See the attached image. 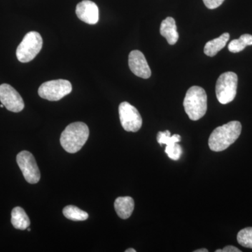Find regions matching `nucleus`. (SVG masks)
<instances>
[{
	"label": "nucleus",
	"mask_w": 252,
	"mask_h": 252,
	"mask_svg": "<svg viewBox=\"0 0 252 252\" xmlns=\"http://www.w3.org/2000/svg\"><path fill=\"white\" fill-rule=\"evenodd\" d=\"M241 131V124L237 121H233L217 127L209 138L210 149L216 152L225 150L238 140Z\"/></svg>",
	"instance_id": "1"
},
{
	"label": "nucleus",
	"mask_w": 252,
	"mask_h": 252,
	"mask_svg": "<svg viewBox=\"0 0 252 252\" xmlns=\"http://www.w3.org/2000/svg\"><path fill=\"white\" fill-rule=\"evenodd\" d=\"M89 137V128L86 124L72 123L61 134V146L68 153L75 154L84 147Z\"/></svg>",
	"instance_id": "2"
},
{
	"label": "nucleus",
	"mask_w": 252,
	"mask_h": 252,
	"mask_svg": "<svg viewBox=\"0 0 252 252\" xmlns=\"http://www.w3.org/2000/svg\"><path fill=\"white\" fill-rule=\"evenodd\" d=\"M184 107L190 120L198 121L203 117L207 109V96L203 88L190 87L184 99Z\"/></svg>",
	"instance_id": "3"
},
{
	"label": "nucleus",
	"mask_w": 252,
	"mask_h": 252,
	"mask_svg": "<svg viewBox=\"0 0 252 252\" xmlns=\"http://www.w3.org/2000/svg\"><path fill=\"white\" fill-rule=\"evenodd\" d=\"M43 39L37 32L32 31L25 35L16 50V57L21 63L31 62L40 52Z\"/></svg>",
	"instance_id": "4"
},
{
	"label": "nucleus",
	"mask_w": 252,
	"mask_h": 252,
	"mask_svg": "<svg viewBox=\"0 0 252 252\" xmlns=\"http://www.w3.org/2000/svg\"><path fill=\"white\" fill-rule=\"evenodd\" d=\"M238 80V76L234 72H227L220 74L216 84L217 97L220 104L229 103L235 99Z\"/></svg>",
	"instance_id": "5"
},
{
	"label": "nucleus",
	"mask_w": 252,
	"mask_h": 252,
	"mask_svg": "<svg viewBox=\"0 0 252 252\" xmlns=\"http://www.w3.org/2000/svg\"><path fill=\"white\" fill-rule=\"evenodd\" d=\"M72 91V84L69 81L58 79L46 81L41 84L38 94L41 98L49 101H59L70 94Z\"/></svg>",
	"instance_id": "6"
},
{
	"label": "nucleus",
	"mask_w": 252,
	"mask_h": 252,
	"mask_svg": "<svg viewBox=\"0 0 252 252\" xmlns=\"http://www.w3.org/2000/svg\"><path fill=\"white\" fill-rule=\"evenodd\" d=\"M16 161L28 183L34 185L39 182L40 172L35 158L31 152L28 151L20 152L16 157Z\"/></svg>",
	"instance_id": "7"
},
{
	"label": "nucleus",
	"mask_w": 252,
	"mask_h": 252,
	"mask_svg": "<svg viewBox=\"0 0 252 252\" xmlns=\"http://www.w3.org/2000/svg\"><path fill=\"white\" fill-rule=\"evenodd\" d=\"M119 118L124 130L137 132L142 125V119L138 110L127 102H122L119 107Z\"/></svg>",
	"instance_id": "8"
},
{
	"label": "nucleus",
	"mask_w": 252,
	"mask_h": 252,
	"mask_svg": "<svg viewBox=\"0 0 252 252\" xmlns=\"http://www.w3.org/2000/svg\"><path fill=\"white\" fill-rule=\"evenodd\" d=\"M0 101L10 112L18 113L24 109L22 97L9 84L0 85Z\"/></svg>",
	"instance_id": "9"
},
{
	"label": "nucleus",
	"mask_w": 252,
	"mask_h": 252,
	"mask_svg": "<svg viewBox=\"0 0 252 252\" xmlns=\"http://www.w3.org/2000/svg\"><path fill=\"white\" fill-rule=\"evenodd\" d=\"M128 64L130 70L137 77L149 79L152 75V71L145 56L140 51L135 50L131 51L129 54Z\"/></svg>",
	"instance_id": "10"
},
{
	"label": "nucleus",
	"mask_w": 252,
	"mask_h": 252,
	"mask_svg": "<svg viewBox=\"0 0 252 252\" xmlns=\"http://www.w3.org/2000/svg\"><path fill=\"white\" fill-rule=\"evenodd\" d=\"M76 14L83 22L96 24L99 21V9L97 4L90 0H84L77 4Z\"/></svg>",
	"instance_id": "11"
},
{
	"label": "nucleus",
	"mask_w": 252,
	"mask_h": 252,
	"mask_svg": "<svg viewBox=\"0 0 252 252\" xmlns=\"http://www.w3.org/2000/svg\"><path fill=\"white\" fill-rule=\"evenodd\" d=\"M160 34L166 39L167 43L174 45L179 39V33L175 19L172 17H167L162 21L160 28Z\"/></svg>",
	"instance_id": "12"
},
{
	"label": "nucleus",
	"mask_w": 252,
	"mask_h": 252,
	"mask_svg": "<svg viewBox=\"0 0 252 252\" xmlns=\"http://www.w3.org/2000/svg\"><path fill=\"white\" fill-rule=\"evenodd\" d=\"M114 208L118 216L123 220H127L133 212L135 202L131 197H119L114 202Z\"/></svg>",
	"instance_id": "13"
},
{
	"label": "nucleus",
	"mask_w": 252,
	"mask_h": 252,
	"mask_svg": "<svg viewBox=\"0 0 252 252\" xmlns=\"http://www.w3.org/2000/svg\"><path fill=\"white\" fill-rule=\"evenodd\" d=\"M229 38L230 34L225 32L221 34L220 37L208 41L204 48V53L210 57L216 56L219 51L225 47L226 43L229 40Z\"/></svg>",
	"instance_id": "14"
},
{
	"label": "nucleus",
	"mask_w": 252,
	"mask_h": 252,
	"mask_svg": "<svg viewBox=\"0 0 252 252\" xmlns=\"http://www.w3.org/2000/svg\"><path fill=\"white\" fill-rule=\"evenodd\" d=\"M11 223L16 229L24 230L31 225V220L22 207H16L11 212Z\"/></svg>",
	"instance_id": "15"
},
{
	"label": "nucleus",
	"mask_w": 252,
	"mask_h": 252,
	"mask_svg": "<svg viewBox=\"0 0 252 252\" xmlns=\"http://www.w3.org/2000/svg\"><path fill=\"white\" fill-rule=\"evenodd\" d=\"M63 215L68 220L79 221V220H85L89 218V214L78 208L74 205H68L63 209Z\"/></svg>",
	"instance_id": "16"
},
{
	"label": "nucleus",
	"mask_w": 252,
	"mask_h": 252,
	"mask_svg": "<svg viewBox=\"0 0 252 252\" xmlns=\"http://www.w3.org/2000/svg\"><path fill=\"white\" fill-rule=\"evenodd\" d=\"M252 45V35L245 34L238 39H233L228 44V50L232 53H239L243 51L246 46Z\"/></svg>",
	"instance_id": "17"
},
{
	"label": "nucleus",
	"mask_w": 252,
	"mask_h": 252,
	"mask_svg": "<svg viewBox=\"0 0 252 252\" xmlns=\"http://www.w3.org/2000/svg\"><path fill=\"white\" fill-rule=\"evenodd\" d=\"M237 240L244 248L252 249V227L240 230L237 235Z\"/></svg>",
	"instance_id": "18"
},
{
	"label": "nucleus",
	"mask_w": 252,
	"mask_h": 252,
	"mask_svg": "<svg viewBox=\"0 0 252 252\" xmlns=\"http://www.w3.org/2000/svg\"><path fill=\"white\" fill-rule=\"evenodd\" d=\"M157 141L160 145L173 143V142H180L181 141V136L180 135H175L171 136L170 132L169 130L165 131V132H159L157 135Z\"/></svg>",
	"instance_id": "19"
},
{
	"label": "nucleus",
	"mask_w": 252,
	"mask_h": 252,
	"mask_svg": "<svg viewBox=\"0 0 252 252\" xmlns=\"http://www.w3.org/2000/svg\"><path fill=\"white\" fill-rule=\"evenodd\" d=\"M165 152L168 157L174 160H179L183 153L182 147L178 144V142H173V143L166 145Z\"/></svg>",
	"instance_id": "20"
},
{
	"label": "nucleus",
	"mask_w": 252,
	"mask_h": 252,
	"mask_svg": "<svg viewBox=\"0 0 252 252\" xmlns=\"http://www.w3.org/2000/svg\"><path fill=\"white\" fill-rule=\"evenodd\" d=\"M225 0H203L205 6L210 9H215L223 4Z\"/></svg>",
	"instance_id": "21"
},
{
	"label": "nucleus",
	"mask_w": 252,
	"mask_h": 252,
	"mask_svg": "<svg viewBox=\"0 0 252 252\" xmlns=\"http://www.w3.org/2000/svg\"><path fill=\"white\" fill-rule=\"evenodd\" d=\"M241 250H239L238 248H235L234 246L228 245V246L225 247L222 250V252H241Z\"/></svg>",
	"instance_id": "22"
},
{
	"label": "nucleus",
	"mask_w": 252,
	"mask_h": 252,
	"mask_svg": "<svg viewBox=\"0 0 252 252\" xmlns=\"http://www.w3.org/2000/svg\"><path fill=\"white\" fill-rule=\"evenodd\" d=\"M194 252H208L207 249H200V250H195Z\"/></svg>",
	"instance_id": "23"
},
{
	"label": "nucleus",
	"mask_w": 252,
	"mask_h": 252,
	"mask_svg": "<svg viewBox=\"0 0 252 252\" xmlns=\"http://www.w3.org/2000/svg\"><path fill=\"white\" fill-rule=\"evenodd\" d=\"M126 252H136V250H134V249H128V250H126Z\"/></svg>",
	"instance_id": "24"
},
{
	"label": "nucleus",
	"mask_w": 252,
	"mask_h": 252,
	"mask_svg": "<svg viewBox=\"0 0 252 252\" xmlns=\"http://www.w3.org/2000/svg\"><path fill=\"white\" fill-rule=\"evenodd\" d=\"M215 252H222V250H217Z\"/></svg>",
	"instance_id": "25"
},
{
	"label": "nucleus",
	"mask_w": 252,
	"mask_h": 252,
	"mask_svg": "<svg viewBox=\"0 0 252 252\" xmlns=\"http://www.w3.org/2000/svg\"><path fill=\"white\" fill-rule=\"evenodd\" d=\"M4 107V104H0V107H1V108H3V107Z\"/></svg>",
	"instance_id": "26"
},
{
	"label": "nucleus",
	"mask_w": 252,
	"mask_h": 252,
	"mask_svg": "<svg viewBox=\"0 0 252 252\" xmlns=\"http://www.w3.org/2000/svg\"><path fill=\"white\" fill-rule=\"evenodd\" d=\"M28 231H31V228H30L29 227H28Z\"/></svg>",
	"instance_id": "27"
}]
</instances>
